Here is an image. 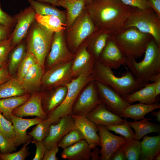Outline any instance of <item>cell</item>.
<instances>
[{
	"mask_svg": "<svg viewBox=\"0 0 160 160\" xmlns=\"http://www.w3.org/2000/svg\"><path fill=\"white\" fill-rule=\"evenodd\" d=\"M132 7L119 0H92L85 9L98 29L113 36L123 29Z\"/></svg>",
	"mask_w": 160,
	"mask_h": 160,
	"instance_id": "1",
	"label": "cell"
},
{
	"mask_svg": "<svg viewBox=\"0 0 160 160\" xmlns=\"http://www.w3.org/2000/svg\"><path fill=\"white\" fill-rule=\"evenodd\" d=\"M92 75L94 80L110 86L124 98L146 84L137 80L128 70L121 74V77L116 76L111 68L97 60L94 65Z\"/></svg>",
	"mask_w": 160,
	"mask_h": 160,
	"instance_id": "2",
	"label": "cell"
},
{
	"mask_svg": "<svg viewBox=\"0 0 160 160\" xmlns=\"http://www.w3.org/2000/svg\"><path fill=\"white\" fill-rule=\"evenodd\" d=\"M143 60L138 62L135 58H127V65L139 81L145 84L153 75L160 73V46L153 38L149 43Z\"/></svg>",
	"mask_w": 160,
	"mask_h": 160,
	"instance_id": "3",
	"label": "cell"
},
{
	"mask_svg": "<svg viewBox=\"0 0 160 160\" xmlns=\"http://www.w3.org/2000/svg\"><path fill=\"white\" fill-rule=\"evenodd\" d=\"M117 45L127 58L140 57L153 38L150 34L142 32L134 27L123 29L112 36Z\"/></svg>",
	"mask_w": 160,
	"mask_h": 160,
	"instance_id": "4",
	"label": "cell"
},
{
	"mask_svg": "<svg viewBox=\"0 0 160 160\" xmlns=\"http://www.w3.org/2000/svg\"><path fill=\"white\" fill-rule=\"evenodd\" d=\"M54 33L35 21L31 26L26 37L27 52L33 55L44 69Z\"/></svg>",
	"mask_w": 160,
	"mask_h": 160,
	"instance_id": "5",
	"label": "cell"
},
{
	"mask_svg": "<svg viewBox=\"0 0 160 160\" xmlns=\"http://www.w3.org/2000/svg\"><path fill=\"white\" fill-rule=\"evenodd\" d=\"M130 27L150 34L160 46V19L151 8L142 10L132 7L123 29Z\"/></svg>",
	"mask_w": 160,
	"mask_h": 160,
	"instance_id": "6",
	"label": "cell"
},
{
	"mask_svg": "<svg viewBox=\"0 0 160 160\" xmlns=\"http://www.w3.org/2000/svg\"><path fill=\"white\" fill-rule=\"evenodd\" d=\"M94 80L92 74L83 73L66 85L68 90L63 102L48 114L52 124L57 123L62 117L71 115L73 106L78 95L89 82Z\"/></svg>",
	"mask_w": 160,
	"mask_h": 160,
	"instance_id": "7",
	"label": "cell"
},
{
	"mask_svg": "<svg viewBox=\"0 0 160 160\" xmlns=\"http://www.w3.org/2000/svg\"><path fill=\"white\" fill-rule=\"evenodd\" d=\"M97 29L85 9L72 25L64 30L65 41L70 51L75 54L82 42Z\"/></svg>",
	"mask_w": 160,
	"mask_h": 160,
	"instance_id": "8",
	"label": "cell"
},
{
	"mask_svg": "<svg viewBox=\"0 0 160 160\" xmlns=\"http://www.w3.org/2000/svg\"><path fill=\"white\" fill-rule=\"evenodd\" d=\"M101 103L95 81L92 80L83 87L78 95L73 106L71 115L86 116Z\"/></svg>",
	"mask_w": 160,
	"mask_h": 160,
	"instance_id": "9",
	"label": "cell"
},
{
	"mask_svg": "<svg viewBox=\"0 0 160 160\" xmlns=\"http://www.w3.org/2000/svg\"><path fill=\"white\" fill-rule=\"evenodd\" d=\"M72 60L56 64L44 72L41 83L44 90L66 85L74 78L71 70Z\"/></svg>",
	"mask_w": 160,
	"mask_h": 160,
	"instance_id": "10",
	"label": "cell"
},
{
	"mask_svg": "<svg viewBox=\"0 0 160 160\" xmlns=\"http://www.w3.org/2000/svg\"><path fill=\"white\" fill-rule=\"evenodd\" d=\"M64 30L54 33L49 51L46 59L49 69L60 63L72 61L75 54L68 49L65 41ZM46 61V60H45Z\"/></svg>",
	"mask_w": 160,
	"mask_h": 160,
	"instance_id": "11",
	"label": "cell"
},
{
	"mask_svg": "<svg viewBox=\"0 0 160 160\" xmlns=\"http://www.w3.org/2000/svg\"><path fill=\"white\" fill-rule=\"evenodd\" d=\"M99 98L109 110L120 116L131 104L127 102L116 91L110 86L95 81Z\"/></svg>",
	"mask_w": 160,
	"mask_h": 160,
	"instance_id": "12",
	"label": "cell"
},
{
	"mask_svg": "<svg viewBox=\"0 0 160 160\" xmlns=\"http://www.w3.org/2000/svg\"><path fill=\"white\" fill-rule=\"evenodd\" d=\"M36 13L31 5L21 11L14 17L16 23L12 33V45L14 47L26 37L32 24L35 20Z\"/></svg>",
	"mask_w": 160,
	"mask_h": 160,
	"instance_id": "13",
	"label": "cell"
},
{
	"mask_svg": "<svg viewBox=\"0 0 160 160\" xmlns=\"http://www.w3.org/2000/svg\"><path fill=\"white\" fill-rule=\"evenodd\" d=\"M103 65L117 69L122 65H126L127 58L119 48L112 36L108 40L97 60Z\"/></svg>",
	"mask_w": 160,
	"mask_h": 160,
	"instance_id": "14",
	"label": "cell"
},
{
	"mask_svg": "<svg viewBox=\"0 0 160 160\" xmlns=\"http://www.w3.org/2000/svg\"><path fill=\"white\" fill-rule=\"evenodd\" d=\"M75 128L72 116L61 118L56 124L50 126L47 135L42 141L47 149L57 145L64 136Z\"/></svg>",
	"mask_w": 160,
	"mask_h": 160,
	"instance_id": "15",
	"label": "cell"
},
{
	"mask_svg": "<svg viewBox=\"0 0 160 160\" xmlns=\"http://www.w3.org/2000/svg\"><path fill=\"white\" fill-rule=\"evenodd\" d=\"M97 126L100 139L101 160H111L114 152L127 140L124 137L113 135L104 126Z\"/></svg>",
	"mask_w": 160,
	"mask_h": 160,
	"instance_id": "16",
	"label": "cell"
},
{
	"mask_svg": "<svg viewBox=\"0 0 160 160\" xmlns=\"http://www.w3.org/2000/svg\"><path fill=\"white\" fill-rule=\"evenodd\" d=\"M96 60L88 51L85 41L81 44L72 60L71 70L74 78L83 73L92 74Z\"/></svg>",
	"mask_w": 160,
	"mask_h": 160,
	"instance_id": "17",
	"label": "cell"
},
{
	"mask_svg": "<svg viewBox=\"0 0 160 160\" xmlns=\"http://www.w3.org/2000/svg\"><path fill=\"white\" fill-rule=\"evenodd\" d=\"M42 92L31 94L25 103L14 109L12 113L18 117L35 116L43 120L47 119L48 114L44 111L42 106Z\"/></svg>",
	"mask_w": 160,
	"mask_h": 160,
	"instance_id": "18",
	"label": "cell"
},
{
	"mask_svg": "<svg viewBox=\"0 0 160 160\" xmlns=\"http://www.w3.org/2000/svg\"><path fill=\"white\" fill-rule=\"evenodd\" d=\"M75 128L82 135L84 139L90 145L95 148L100 146V139L97 133V125L88 119L86 116L71 115Z\"/></svg>",
	"mask_w": 160,
	"mask_h": 160,
	"instance_id": "19",
	"label": "cell"
},
{
	"mask_svg": "<svg viewBox=\"0 0 160 160\" xmlns=\"http://www.w3.org/2000/svg\"><path fill=\"white\" fill-rule=\"evenodd\" d=\"M10 118L15 132L14 142L16 147L32 140V136L27 134V130L30 127L37 124L43 120L38 117L25 119L17 116L12 114L11 115Z\"/></svg>",
	"mask_w": 160,
	"mask_h": 160,
	"instance_id": "20",
	"label": "cell"
},
{
	"mask_svg": "<svg viewBox=\"0 0 160 160\" xmlns=\"http://www.w3.org/2000/svg\"><path fill=\"white\" fill-rule=\"evenodd\" d=\"M86 117L97 125L106 126L121 124L124 121V119L109 110L102 102L91 111Z\"/></svg>",
	"mask_w": 160,
	"mask_h": 160,
	"instance_id": "21",
	"label": "cell"
},
{
	"mask_svg": "<svg viewBox=\"0 0 160 160\" xmlns=\"http://www.w3.org/2000/svg\"><path fill=\"white\" fill-rule=\"evenodd\" d=\"M66 85L59 86L42 92L41 104L47 114L59 106L64 100L67 92Z\"/></svg>",
	"mask_w": 160,
	"mask_h": 160,
	"instance_id": "22",
	"label": "cell"
},
{
	"mask_svg": "<svg viewBox=\"0 0 160 160\" xmlns=\"http://www.w3.org/2000/svg\"><path fill=\"white\" fill-rule=\"evenodd\" d=\"M44 69L37 62L33 65L23 78L21 84L30 94L39 92L41 86Z\"/></svg>",
	"mask_w": 160,
	"mask_h": 160,
	"instance_id": "23",
	"label": "cell"
},
{
	"mask_svg": "<svg viewBox=\"0 0 160 160\" xmlns=\"http://www.w3.org/2000/svg\"><path fill=\"white\" fill-rule=\"evenodd\" d=\"M94 148L84 139L63 149L61 157L68 160H89Z\"/></svg>",
	"mask_w": 160,
	"mask_h": 160,
	"instance_id": "24",
	"label": "cell"
},
{
	"mask_svg": "<svg viewBox=\"0 0 160 160\" xmlns=\"http://www.w3.org/2000/svg\"><path fill=\"white\" fill-rule=\"evenodd\" d=\"M111 36L107 32L97 29L85 40L88 51L96 60Z\"/></svg>",
	"mask_w": 160,
	"mask_h": 160,
	"instance_id": "25",
	"label": "cell"
},
{
	"mask_svg": "<svg viewBox=\"0 0 160 160\" xmlns=\"http://www.w3.org/2000/svg\"><path fill=\"white\" fill-rule=\"evenodd\" d=\"M86 0H59L60 7L65 8L66 15V29L69 28L85 9Z\"/></svg>",
	"mask_w": 160,
	"mask_h": 160,
	"instance_id": "26",
	"label": "cell"
},
{
	"mask_svg": "<svg viewBox=\"0 0 160 160\" xmlns=\"http://www.w3.org/2000/svg\"><path fill=\"white\" fill-rule=\"evenodd\" d=\"M160 108V104L155 103L151 105L142 103L127 106L119 116L127 119L130 118L134 121L144 119L145 116L156 109Z\"/></svg>",
	"mask_w": 160,
	"mask_h": 160,
	"instance_id": "27",
	"label": "cell"
},
{
	"mask_svg": "<svg viewBox=\"0 0 160 160\" xmlns=\"http://www.w3.org/2000/svg\"><path fill=\"white\" fill-rule=\"evenodd\" d=\"M156 98L155 84L153 82L146 84L143 87L128 95L124 99L131 104L138 101L151 105L155 103Z\"/></svg>",
	"mask_w": 160,
	"mask_h": 160,
	"instance_id": "28",
	"label": "cell"
},
{
	"mask_svg": "<svg viewBox=\"0 0 160 160\" xmlns=\"http://www.w3.org/2000/svg\"><path fill=\"white\" fill-rule=\"evenodd\" d=\"M151 120V118H145L139 121H128L129 126L135 130L134 139L140 140L145 135L152 132L160 134V125L149 121Z\"/></svg>",
	"mask_w": 160,
	"mask_h": 160,
	"instance_id": "29",
	"label": "cell"
},
{
	"mask_svg": "<svg viewBox=\"0 0 160 160\" xmlns=\"http://www.w3.org/2000/svg\"><path fill=\"white\" fill-rule=\"evenodd\" d=\"M140 142L141 153L148 160H153L160 152V135L150 136L145 135Z\"/></svg>",
	"mask_w": 160,
	"mask_h": 160,
	"instance_id": "30",
	"label": "cell"
},
{
	"mask_svg": "<svg viewBox=\"0 0 160 160\" xmlns=\"http://www.w3.org/2000/svg\"><path fill=\"white\" fill-rule=\"evenodd\" d=\"M31 96V94H27L20 96L0 99V112L5 118L11 121L10 117L13 111L25 103Z\"/></svg>",
	"mask_w": 160,
	"mask_h": 160,
	"instance_id": "31",
	"label": "cell"
},
{
	"mask_svg": "<svg viewBox=\"0 0 160 160\" xmlns=\"http://www.w3.org/2000/svg\"><path fill=\"white\" fill-rule=\"evenodd\" d=\"M27 0L33 7L36 13L44 15L56 16L65 24L66 20L65 11L60 10L51 5L35 0Z\"/></svg>",
	"mask_w": 160,
	"mask_h": 160,
	"instance_id": "32",
	"label": "cell"
},
{
	"mask_svg": "<svg viewBox=\"0 0 160 160\" xmlns=\"http://www.w3.org/2000/svg\"><path fill=\"white\" fill-rule=\"evenodd\" d=\"M27 94L16 78L12 77L0 85V99Z\"/></svg>",
	"mask_w": 160,
	"mask_h": 160,
	"instance_id": "33",
	"label": "cell"
},
{
	"mask_svg": "<svg viewBox=\"0 0 160 160\" xmlns=\"http://www.w3.org/2000/svg\"><path fill=\"white\" fill-rule=\"evenodd\" d=\"M36 21L55 33L66 29V25L58 17L54 15H41L36 13Z\"/></svg>",
	"mask_w": 160,
	"mask_h": 160,
	"instance_id": "34",
	"label": "cell"
},
{
	"mask_svg": "<svg viewBox=\"0 0 160 160\" xmlns=\"http://www.w3.org/2000/svg\"><path fill=\"white\" fill-rule=\"evenodd\" d=\"M26 44L22 41L10 53L8 68L11 76L17 71L18 66L27 53Z\"/></svg>",
	"mask_w": 160,
	"mask_h": 160,
	"instance_id": "35",
	"label": "cell"
},
{
	"mask_svg": "<svg viewBox=\"0 0 160 160\" xmlns=\"http://www.w3.org/2000/svg\"><path fill=\"white\" fill-rule=\"evenodd\" d=\"M121 146L127 160H138L141 153L140 142L132 139L127 140Z\"/></svg>",
	"mask_w": 160,
	"mask_h": 160,
	"instance_id": "36",
	"label": "cell"
},
{
	"mask_svg": "<svg viewBox=\"0 0 160 160\" xmlns=\"http://www.w3.org/2000/svg\"><path fill=\"white\" fill-rule=\"evenodd\" d=\"M37 62L36 58L33 55L27 52L25 56L19 64L17 71L16 78L20 84L23 78L31 67Z\"/></svg>",
	"mask_w": 160,
	"mask_h": 160,
	"instance_id": "37",
	"label": "cell"
},
{
	"mask_svg": "<svg viewBox=\"0 0 160 160\" xmlns=\"http://www.w3.org/2000/svg\"><path fill=\"white\" fill-rule=\"evenodd\" d=\"M51 124L48 119L42 120L27 134L31 136L33 139L42 142L47 135Z\"/></svg>",
	"mask_w": 160,
	"mask_h": 160,
	"instance_id": "38",
	"label": "cell"
},
{
	"mask_svg": "<svg viewBox=\"0 0 160 160\" xmlns=\"http://www.w3.org/2000/svg\"><path fill=\"white\" fill-rule=\"evenodd\" d=\"M123 123L120 124H114L105 126L109 131L114 132L125 138L127 140L134 139L135 134L134 131L128 123L126 118L124 119Z\"/></svg>",
	"mask_w": 160,
	"mask_h": 160,
	"instance_id": "39",
	"label": "cell"
},
{
	"mask_svg": "<svg viewBox=\"0 0 160 160\" xmlns=\"http://www.w3.org/2000/svg\"><path fill=\"white\" fill-rule=\"evenodd\" d=\"M83 139V136L81 132L74 128L64 136L57 145L59 147L64 149Z\"/></svg>",
	"mask_w": 160,
	"mask_h": 160,
	"instance_id": "40",
	"label": "cell"
},
{
	"mask_svg": "<svg viewBox=\"0 0 160 160\" xmlns=\"http://www.w3.org/2000/svg\"><path fill=\"white\" fill-rule=\"evenodd\" d=\"M31 140L23 144V147L17 152L5 154L0 153V158L2 160H25L26 158L30 154L29 148L27 146Z\"/></svg>",
	"mask_w": 160,
	"mask_h": 160,
	"instance_id": "41",
	"label": "cell"
},
{
	"mask_svg": "<svg viewBox=\"0 0 160 160\" xmlns=\"http://www.w3.org/2000/svg\"><path fill=\"white\" fill-rule=\"evenodd\" d=\"M0 132L14 141L15 134L12 123L5 118L0 112Z\"/></svg>",
	"mask_w": 160,
	"mask_h": 160,
	"instance_id": "42",
	"label": "cell"
},
{
	"mask_svg": "<svg viewBox=\"0 0 160 160\" xmlns=\"http://www.w3.org/2000/svg\"><path fill=\"white\" fill-rule=\"evenodd\" d=\"M14 141L0 132V151L1 153H11L16 150Z\"/></svg>",
	"mask_w": 160,
	"mask_h": 160,
	"instance_id": "43",
	"label": "cell"
},
{
	"mask_svg": "<svg viewBox=\"0 0 160 160\" xmlns=\"http://www.w3.org/2000/svg\"><path fill=\"white\" fill-rule=\"evenodd\" d=\"M12 33L8 38L0 41V60L6 61L9 54L15 47L12 44Z\"/></svg>",
	"mask_w": 160,
	"mask_h": 160,
	"instance_id": "44",
	"label": "cell"
},
{
	"mask_svg": "<svg viewBox=\"0 0 160 160\" xmlns=\"http://www.w3.org/2000/svg\"><path fill=\"white\" fill-rule=\"evenodd\" d=\"M15 18L4 12L2 9L0 2V24L10 29L16 25Z\"/></svg>",
	"mask_w": 160,
	"mask_h": 160,
	"instance_id": "45",
	"label": "cell"
},
{
	"mask_svg": "<svg viewBox=\"0 0 160 160\" xmlns=\"http://www.w3.org/2000/svg\"><path fill=\"white\" fill-rule=\"evenodd\" d=\"M127 6L142 10L151 8L147 0H119Z\"/></svg>",
	"mask_w": 160,
	"mask_h": 160,
	"instance_id": "46",
	"label": "cell"
},
{
	"mask_svg": "<svg viewBox=\"0 0 160 160\" xmlns=\"http://www.w3.org/2000/svg\"><path fill=\"white\" fill-rule=\"evenodd\" d=\"M31 142L34 144L36 148L35 155L32 160H42L47 148L42 142L32 139Z\"/></svg>",
	"mask_w": 160,
	"mask_h": 160,
	"instance_id": "47",
	"label": "cell"
},
{
	"mask_svg": "<svg viewBox=\"0 0 160 160\" xmlns=\"http://www.w3.org/2000/svg\"><path fill=\"white\" fill-rule=\"evenodd\" d=\"M59 151V147L56 145L50 149L46 151L42 160H57L56 155Z\"/></svg>",
	"mask_w": 160,
	"mask_h": 160,
	"instance_id": "48",
	"label": "cell"
},
{
	"mask_svg": "<svg viewBox=\"0 0 160 160\" xmlns=\"http://www.w3.org/2000/svg\"><path fill=\"white\" fill-rule=\"evenodd\" d=\"M12 77L8 68V65L5 64L0 68V85Z\"/></svg>",
	"mask_w": 160,
	"mask_h": 160,
	"instance_id": "49",
	"label": "cell"
},
{
	"mask_svg": "<svg viewBox=\"0 0 160 160\" xmlns=\"http://www.w3.org/2000/svg\"><path fill=\"white\" fill-rule=\"evenodd\" d=\"M149 81L153 82L154 83L155 97H156L160 94V73L153 76L150 78Z\"/></svg>",
	"mask_w": 160,
	"mask_h": 160,
	"instance_id": "50",
	"label": "cell"
},
{
	"mask_svg": "<svg viewBox=\"0 0 160 160\" xmlns=\"http://www.w3.org/2000/svg\"><path fill=\"white\" fill-rule=\"evenodd\" d=\"M126 160L125 155L121 146L114 152L111 159V160Z\"/></svg>",
	"mask_w": 160,
	"mask_h": 160,
	"instance_id": "51",
	"label": "cell"
},
{
	"mask_svg": "<svg viewBox=\"0 0 160 160\" xmlns=\"http://www.w3.org/2000/svg\"><path fill=\"white\" fill-rule=\"evenodd\" d=\"M151 7L160 19V0H147Z\"/></svg>",
	"mask_w": 160,
	"mask_h": 160,
	"instance_id": "52",
	"label": "cell"
},
{
	"mask_svg": "<svg viewBox=\"0 0 160 160\" xmlns=\"http://www.w3.org/2000/svg\"><path fill=\"white\" fill-rule=\"evenodd\" d=\"M11 29L0 24V41L9 37Z\"/></svg>",
	"mask_w": 160,
	"mask_h": 160,
	"instance_id": "53",
	"label": "cell"
},
{
	"mask_svg": "<svg viewBox=\"0 0 160 160\" xmlns=\"http://www.w3.org/2000/svg\"><path fill=\"white\" fill-rule=\"evenodd\" d=\"M99 153L100 150L96 146L92 150L91 159L92 160H101V157L99 155Z\"/></svg>",
	"mask_w": 160,
	"mask_h": 160,
	"instance_id": "54",
	"label": "cell"
},
{
	"mask_svg": "<svg viewBox=\"0 0 160 160\" xmlns=\"http://www.w3.org/2000/svg\"><path fill=\"white\" fill-rule=\"evenodd\" d=\"M59 0H36L39 2L48 4L55 7H60Z\"/></svg>",
	"mask_w": 160,
	"mask_h": 160,
	"instance_id": "55",
	"label": "cell"
},
{
	"mask_svg": "<svg viewBox=\"0 0 160 160\" xmlns=\"http://www.w3.org/2000/svg\"><path fill=\"white\" fill-rule=\"evenodd\" d=\"M151 113L153 116L156 117V120L159 122H160V111H156L153 110Z\"/></svg>",
	"mask_w": 160,
	"mask_h": 160,
	"instance_id": "56",
	"label": "cell"
},
{
	"mask_svg": "<svg viewBox=\"0 0 160 160\" xmlns=\"http://www.w3.org/2000/svg\"><path fill=\"white\" fill-rule=\"evenodd\" d=\"M153 160H160V153H158L154 157Z\"/></svg>",
	"mask_w": 160,
	"mask_h": 160,
	"instance_id": "57",
	"label": "cell"
},
{
	"mask_svg": "<svg viewBox=\"0 0 160 160\" xmlns=\"http://www.w3.org/2000/svg\"><path fill=\"white\" fill-rule=\"evenodd\" d=\"M6 64H7L6 61H4L1 60H0V68Z\"/></svg>",
	"mask_w": 160,
	"mask_h": 160,
	"instance_id": "58",
	"label": "cell"
},
{
	"mask_svg": "<svg viewBox=\"0 0 160 160\" xmlns=\"http://www.w3.org/2000/svg\"><path fill=\"white\" fill-rule=\"evenodd\" d=\"M92 0H86V5L90 4L92 1Z\"/></svg>",
	"mask_w": 160,
	"mask_h": 160,
	"instance_id": "59",
	"label": "cell"
}]
</instances>
